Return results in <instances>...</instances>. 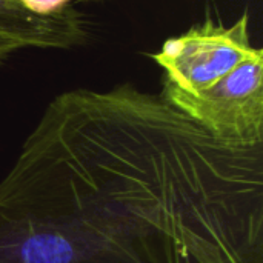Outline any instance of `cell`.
Returning <instances> with one entry per match:
<instances>
[{"instance_id": "52a82bcc", "label": "cell", "mask_w": 263, "mask_h": 263, "mask_svg": "<svg viewBox=\"0 0 263 263\" xmlns=\"http://www.w3.org/2000/svg\"><path fill=\"white\" fill-rule=\"evenodd\" d=\"M77 2H100V0H77Z\"/></svg>"}, {"instance_id": "8992f818", "label": "cell", "mask_w": 263, "mask_h": 263, "mask_svg": "<svg viewBox=\"0 0 263 263\" xmlns=\"http://www.w3.org/2000/svg\"><path fill=\"white\" fill-rule=\"evenodd\" d=\"M9 55H11V52H9L6 48H3V46L0 45V66L8 60V57H9Z\"/></svg>"}, {"instance_id": "6da1fadb", "label": "cell", "mask_w": 263, "mask_h": 263, "mask_svg": "<svg viewBox=\"0 0 263 263\" xmlns=\"http://www.w3.org/2000/svg\"><path fill=\"white\" fill-rule=\"evenodd\" d=\"M0 263H263V143L133 83L65 91L0 180Z\"/></svg>"}, {"instance_id": "7a4b0ae2", "label": "cell", "mask_w": 263, "mask_h": 263, "mask_svg": "<svg viewBox=\"0 0 263 263\" xmlns=\"http://www.w3.org/2000/svg\"><path fill=\"white\" fill-rule=\"evenodd\" d=\"M170 103L213 136L242 146L263 143V49L256 48L230 74L196 94L163 80Z\"/></svg>"}, {"instance_id": "277c9868", "label": "cell", "mask_w": 263, "mask_h": 263, "mask_svg": "<svg viewBox=\"0 0 263 263\" xmlns=\"http://www.w3.org/2000/svg\"><path fill=\"white\" fill-rule=\"evenodd\" d=\"M91 37L88 18L74 6L39 15L18 0H0V45L11 54L18 49H71Z\"/></svg>"}, {"instance_id": "3957f363", "label": "cell", "mask_w": 263, "mask_h": 263, "mask_svg": "<svg viewBox=\"0 0 263 263\" xmlns=\"http://www.w3.org/2000/svg\"><path fill=\"white\" fill-rule=\"evenodd\" d=\"M254 49L245 12L231 26L216 25L213 20L194 25L165 40L153 59L165 71V82L196 94L230 74Z\"/></svg>"}, {"instance_id": "5b68a950", "label": "cell", "mask_w": 263, "mask_h": 263, "mask_svg": "<svg viewBox=\"0 0 263 263\" xmlns=\"http://www.w3.org/2000/svg\"><path fill=\"white\" fill-rule=\"evenodd\" d=\"M26 9L39 15H51L59 14L72 6L77 0H18Z\"/></svg>"}]
</instances>
